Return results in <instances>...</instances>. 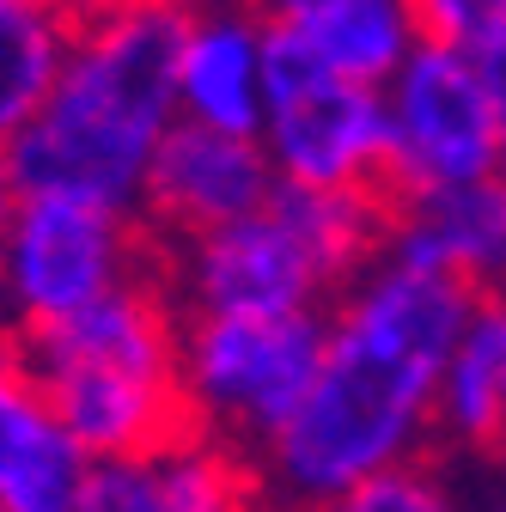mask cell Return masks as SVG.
Listing matches in <instances>:
<instances>
[{
  "label": "cell",
  "mask_w": 506,
  "mask_h": 512,
  "mask_svg": "<svg viewBox=\"0 0 506 512\" xmlns=\"http://www.w3.org/2000/svg\"><path fill=\"white\" fill-rule=\"evenodd\" d=\"M177 98L189 104V122L214 135L257 141L263 122V86H257V13L250 19H196L183 43Z\"/></svg>",
  "instance_id": "obj_11"
},
{
  "label": "cell",
  "mask_w": 506,
  "mask_h": 512,
  "mask_svg": "<svg viewBox=\"0 0 506 512\" xmlns=\"http://www.w3.org/2000/svg\"><path fill=\"white\" fill-rule=\"evenodd\" d=\"M275 196V165L257 141L214 135L202 122H171L141 177V226L159 238H208L263 214Z\"/></svg>",
  "instance_id": "obj_8"
},
{
  "label": "cell",
  "mask_w": 506,
  "mask_h": 512,
  "mask_svg": "<svg viewBox=\"0 0 506 512\" xmlns=\"http://www.w3.org/2000/svg\"><path fill=\"white\" fill-rule=\"evenodd\" d=\"M397 147L415 165V177L433 189H470L500 171V128L482 92V74L470 55L415 43L397 68V104H391Z\"/></svg>",
  "instance_id": "obj_7"
},
{
  "label": "cell",
  "mask_w": 506,
  "mask_h": 512,
  "mask_svg": "<svg viewBox=\"0 0 506 512\" xmlns=\"http://www.w3.org/2000/svg\"><path fill=\"white\" fill-rule=\"evenodd\" d=\"M397 263L458 275L476 293L500 299V281H506V183L488 177L470 189L427 196V208L397 238Z\"/></svg>",
  "instance_id": "obj_10"
},
{
  "label": "cell",
  "mask_w": 506,
  "mask_h": 512,
  "mask_svg": "<svg viewBox=\"0 0 506 512\" xmlns=\"http://www.w3.org/2000/svg\"><path fill=\"white\" fill-rule=\"evenodd\" d=\"M13 220H19V189L7 177V159H0V250H7V238H13Z\"/></svg>",
  "instance_id": "obj_18"
},
{
  "label": "cell",
  "mask_w": 506,
  "mask_h": 512,
  "mask_svg": "<svg viewBox=\"0 0 506 512\" xmlns=\"http://www.w3.org/2000/svg\"><path fill=\"white\" fill-rule=\"evenodd\" d=\"M409 31L415 43L470 55L500 128V183H506V0H415Z\"/></svg>",
  "instance_id": "obj_15"
},
{
  "label": "cell",
  "mask_w": 506,
  "mask_h": 512,
  "mask_svg": "<svg viewBox=\"0 0 506 512\" xmlns=\"http://www.w3.org/2000/svg\"><path fill=\"white\" fill-rule=\"evenodd\" d=\"M177 263L159 232L129 220L116 287L68 324L7 330V354L55 427L110 464H177L214 445V415L189 391L177 330Z\"/></svg>",
  "instance_id": "obj_2"
},
{
  "label": "cell",
  "mask_w": 506,
  "mask_h": 512,
  "mask_svg": "<svg viewBox=\"0 0 506 512\" xmlns=\"http://www.w3.org/2000/svg\"><path fill=\"white\" fill-rule=\"evenodd\" d=\"M446 427L482 458H506V299L482 305L446 366Z\"/></svg>",
  "instance_id": "obj_13"
},
{
  "label": "cell",
  "mask_w": 506,
  "mask_h": 512,
  "mask_svg": "<svg viewBox=\"0 0 506 512\" xmlns=\"http://www.w3.org/2000/svg\"><path fill=\"white\" fill-rule=\"evenodd\" d=\"M122 244H129V220L110 208L68 196L19 202L7 238V287L19 299V330L68 324L86 305H98L122 275Z\"/></svg>",
  "instance_id": "obj_6"
},
{
  "label": "cell",
  "mask_w": 506,
  "mask_h": 512,
  "mask_svg": "<svg viewBox=\"0 0 506 512\" xmlns=\"http://www.w3.org/2000/svg\"><path fill=\"white\" fill-rule=\"evenodd\" d=\"M330 348L324 311H287V317H196L183 330V372L202 409L220 421H244L275 439L305 391L318 384Z\"/></svg>",
  "instance_id": "obj_5"
},
{
  "label": "cell",
  "mask_w": 506,
  "mask_h": 512,
  "mask_svg": "<svg viewBox=\"0 0 506 512\" xmlns=\"http://www.w3.org/2000/svg\"><path fill=\"white\" fill-rule=\"evenodd\" d=\"M269 19L305 37L342 80L366 92L391 80L415 49L409 7H385V0H293V7H269Z\"/></svg>",
  "instance_id": "obj_12"
},
{
  "label": "cell",
  "mask_w": 506,
  "mask_h": 512,
  "mask_svg": "<svg viewBox=\"0 0 506 512\" xmlns=\"http://www.w3.org/2000/svg\"><path fill=\"white\" fill-rule=\"evenodd\" d=\"M293 512H452V500L427 476L421 458H403V464L378 470V476H366V482H354L330 500H305Z\"/></svg>",
  "instance_id": "obj_16"
},
{
  "label": "cell",
  "mask_w": 506,
  "mask_h": 512,
  "mask_svg": "<svg viewBox=\"0 0 506 512\" xmlns=\"http://www.w3.org/2000/svg\"><path fill=\"white\" fill-rule=\"evenodd\" d=\"M257 86L275 159L299 189L354 196L397 153V128L378 92L342 80L305 37H293L269 13H257Z\"/></svg>",
  "instance_id": "obj_4"
},
{
  "label": "cell",
  "mask_w": 506,
  "mask_h": 512,
  "mask_svg": "<svg viewBox=\"0 0 506 512\" xmlns=\"http://www.w3.org/2000/svg\"><path fill=\"white\" fill-rule=\"evenodd\" d=\"M68 55L55 92L0 153L19 202L68 196L122 214L171 128L183 43L202 13L189 7H61Z\"/></svg>",
  "instance_id": "obj_3"
},
{
  "label": "cell",
  "mask_w": 506,
  "mask_h": 512,
  "mask_svg": "<svg viewBox=\"0 0 506 512\" xmlns=\"http://www.w3.org/2000/svg\"><path fill=\"white\" fill-rule=\"evenodd\" d=\"M61 55H68V13L0 0V147H13L55 92Z\"/></svg>",
  "instance_id": "obj_14"
},
{
  "label": "cell",
  "mask_w": 506,
  "mask_h": 512,
  "mask_svg": "<svg viewBox=\"0 0 506 512\" xmlns=\"http://www.w3.org/2000/svg\"><path fill=\"white\" fill-rule=\"evenodd\" d=\"M482 305L494 299L470 281L409 263L385 269L342 305L318 384L269 439L275 476L299 494V506L403 464Z\"/></svg>",
  "instance_id": "obj_1"
},
{
  "label": "cell",
  "mask_w": 506,
  "mask_h": 512,
  "mask_svg": "<svg viewBox=\"0 0 506 512\" xmlns=\"http://www.w3.org/2000/svg\"><path fill=\"white\" fill-rule=\"evenodd\" d=\"M80 482V445L55 427L31 378L0 354V512H74Z\"/></svg>",
  "instance_id": "obj_9"
},
{
  "label": "cell",
  "mask_w": 506,
  "mask_h": 512,
  "mask_svg": "<svg viewBox=\"0 0 506 512\" xmlns=\"http://www.w3.org/2000/svg\"><path fill=\"white\" fill-rule=\"evenodd\" d=\"M74 512H171L159 488V464H98L80 482Z\"/></svg>",
  "instance_id": "obj_17"
}]
</instances>
